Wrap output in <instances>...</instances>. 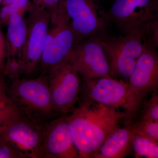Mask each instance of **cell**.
<instances>
[{"label": "cell", "mask_w": 158, "mask_h": 158, "mask_svg": "<svg viewBox=\"0 0 158 158\" xmlns=\"http://www.w3.org/2000/svg\"><path fill=\"white\" fill-rule=\"evenodd\" d=\"M66 115L74 144L80 158L90 156L125 122V112L85 99Z\"/></svg>", "instance_id": "obj_1"}, {"label": "cell", "mask_w": 158, "mask_h": 158, "mask_svg": "<svg viewBox=\"0 0 158 158\" xmlns=\"http://www.w3.org/2000/svg\"><path fill=\"white\" fill-rule=\"evenodd\" d=\"M110 65V76L124 81L131 74L148 41L155 42L151 22L118 37L100 40Z\"/></svg>", "instance_id": "obj_2"}, {"label": "cell", "mask_w": 158, "mask_h": 158, "mask_svg": "<svg viewBox=\"0 0 158 158\" xmlns=\"http://www.w3.org/2000/svg\"><path fill=\"white\" fill-rule=\"evenodd\" d=\"M6 92L14 106L29 118L46 124L59 117L53 106L48 75L6 81Z\"/></svg>", "instance_id": "obj_3"}, {"label": "cell", "mask_w": 158, "mask_h": 158, "mask_svg": "<svg viewBox=\"0 0 158 158\" xmlns=\"http://www.w3.org/2000/svg\"><path fill=\"white\" fill-rule=\"evenodd\" d=\"M77 44V37L62 0L51 13L45 47L37 75H47L52 69L69 59Z\"/></svg>", "instance_id": "obj_4"}, {"label": "cell", "mask_w": 158, "mask_h": 158, "mask_svg": "<svg viewBox=\"0 0 158 158\" xmlns=\"http://www.w3.org/2000/svg\"><path fill=\"white\" fill-rule=\"evenodd\" d=\"M157 46L148 41L129 78V93L124 112L126 124L135 119L143 100L158 88V56Z\"/></svg>", "instance_id": "obj_5"}, {"label": "cell", "mask_w": 158, "mask_h": 158, "mask_svg": "<svg viewBox=\"0 0 158 158\" xmlns=\"http://www.w3.org/2000/svg\"><path fill=\"white\" fill-rule=\"evenodd\" d=\"M105 0H63V4L78 44L90 38L110 36L111 22Z\"/></svg>", "instance_id": "obj_6"}, {"label": "cell", "mask_w": 158, "mask_h": 158, "mask_svg": "<svg viewBox=\"0 0 158 158\" xmlns=\"http://www.w3.org/2000/svg\"><path fill=\"white\" fill-rule=\"evenodd\" d=\"M25 19L27 37L20 59L21 77L37 76L47 37L51 12L34 5Z\"/></svg>", "instance_id": "obj_7"}, {"label": "cell", "mask_w": 158, "mask_h": 158, "mask_svg": "<svg viewBox=\"0 0 158 158\" xmlns=\"http://www.w3.org/2000/svg\"><path fill=\"white\" fill-rule=\"evenodd\" d=\"M48 81L55 112L59 116L71 113L78 101L81 78L70 59L49 73Z\"/></svg>", "instance_id": "obj_8"}, {"label": "cell", "mask_w": 158, "mask_h": 158, "mask_svg": "<svg viewBox=\"0 0 158 158\" xmlns=\"http://www.w3.org/2000/svg\"><path fill=\"white\" fill-rule=\"evenodd\" d=\"M46 124L23 115L0 131V140L26 158H41Z\"/></svg>", "instance_id": "obj_9"}, {"label": "cell", "mask_w": 158, "mask_h": 158, "mask_svg": "<svg viewBox=\"0 0 158 158\" xmlns=\"http://www.w3.org/2000/svg\"><path fill=\"white\" fill-rule=\"evenodd\" d=\"M107 13L110 22L127 34L158 19V0H114Z\"/></svg>", "instance_id": "obj_10"}, {"label": "cell", "mask_w": 158, "mask_h": 158, "mask_svg": "<svg viewBox=\"0 0 158 158\" xmlns=\"http://www.w3.org/2000/svg\"><path fill=\"white\" fill-rule=\"evenodd\" d=\"M81 81L79 98L125 110L129 93L128 82L106 77L81 78Z\"/></svg>", "instance_id": "obj_11"}, {"label": "cell", "mask_w": 158, "mask_h": 158, "mask_svg": "<svg viewBox=\"0 0 158 158\" xmlns=\"http://www.w3.org/2000/svg\"><path fill=\"white\" fill-rule=\"evenodd\" d=\"M69 59L81 78L111 77L107 58L98 38H89L77 44Z\"/></svg>", "instance_id": "obj_12"}, {"label": "cell", "mask_w": 158, "mask_h": 158, "mask_svg": "<svg viewBox=\"0 0 158 158\" xmlns=\"http://www.w3.org/2000/svg\"><path fill=\"white\" fill-rule=\"evenodd\" d=\"M41 158H80L66 115L46 125Z\"/></svg>", "instance_id": "obj_13"}, {"label": "cell", "mask_w": 158, "mask_h": 158, "mask_svg": "<svg viewBox=\"0 0 158 158\" xmlns=\"http://www.w3.org/2000/svg\"><path fill=\"white\" fill-rule=\"evenodd\" d=\"M135 136L129 125L119 127L105 141L90 158H123L130 154L132 149Z\"/></svg>", "instance_id": "obj_14"}, {"label": "cell", "mask_w": 158, "mask_h": 158, "mask_svg": "<svg viewBox=\"0 0 158 158\" xmlns=\"http://www.w3.org/2000/svg\"><path fill=\"white\" fill-rule=\"evenodd\" d=\"M6 36V59L20 61L27 37V27L24 15L13 13L9 17Z\"/></svg>", "instance_id": "obj_15"}, {"label": "cell", "mask_w": 158, "mask_h": 158, "mask_svg": "<svg viewBox=\"0 0 158 158\" xmlns=\"http://www.w3.org/2000/svg\"><path fill=\"white\" fill-rule=\"evenodd\" d=\"M0 9V25L7 26L9 17L13 13L24 15L34 6L29 0H3Z\"/></svg>", "instance_id": "obj_16"}, {"label": "cell", "mask_w": 158, "mask_h": 158, "mask_svg": "<svg viewBox=\"0 0 158 158\" xmlns=\"http://www.w3.org/2000/svg\"><path fill=\"white\" fill-rule=\"evenodd\" d=\"M23 114L7 96L6 88L0 92V131L21 117Z\"/></svg>", "instance_id": "obj_17"}, {"label": "cell", "mask_w": 158, "mask_h": 158, "mask_svg": "<svg viewBox=\"0 0 158 158\" xmlns=\"http://www.w3.org/2000/svg\"><path fill=\"white\" fill-rule=\"evenodd\" d=\"M132 149L136 157L158 158V142L135 134L133 138Z\"/></svg>", "instance_id": "obj_18"}, {"label": "cell", "mask_w": 158, "mask_h": 158, "mask_svg": "<svg viewBox=\"0 0 158 158\" xmlns=\"http://www.w3.org/2000/svg\"><path fill=\"white\" fill-rule=\"evenodd\" d=\"M133 132L158 142V122L150 120H138L133 124H130Z\"/></svg>", "instance_id": "obj_19"}, {"label": "cell", "mask_w": 158, "mask_h": 158, "mask_svg": "<svg viewBox=\"0 0 158 158\" xmlns=\"http://www.w3.org/2000/svg\"><path fill=\"white\" fill-rule=\"evenodd\" d=\"M139 111V120H150L158 122V94L156 91L149 100L142 103Z\"/></svg>", "instance_id": "obj_20"}, {"label": "cell", "mask_w": 158, "mask_h": 158, "mask_svg": "<svg viewBox=\"0 0 158 158\" xmlns=\"http://www.w3.org/2000/svg\"><path fill=\"white\" fill-rule=\"evenodd\" d=\"M0 158H26L25 156L0 140Z\"/></svg>", "instance_id": "obj_21"}, {"label": "cell", "mask_w": 158, "mask_h": 158, "mask_svg": "<svg viewBox=\"0 0 158 158\" xmlns=\"http://www.w3.org/2000/svg\"><path fill=\"white\" fill-rule=\"evenodd\" d=\"M6 59V36L3 33L0 25V76L3 74L4 66Z\"/></svg>", "instance_id": "obj_22"}, {"label": "cell", "mask_w": 158, "mask_h": 158, "mask_svg": "<svg viewBox=\"0 0 158 158\" xmlns=\"http://www.w3.org/2000/svg\"><path fill=\"white\" fill-rule=\"evenodd\" d=\"M62 0H42V6L52 13L58 7Z\"/></svg>", "instance_id": "obj_23"}, {"label": "cell", "mask_w": 158, "mask_h": 158, "mask_svg": "<svg viewBox=\"0 0 158 158\" xmlns=\"http://www.w3.org/2000/svg\"><path fill=\"white\" fill-rule=\"evenodd\" d=\"M6 79L4 75L0 76V92L6 88Z\"/></svg>", "instance_id": "obj_24"}, {"label": "cell", "mask_w": 158, "mask_h": 158, "mask_svg": "<svg viewBox=\"0 0 158 158\" xmlns=\"http://www.w3.org/2000/svg\"><path fill=\"white\" fill-rule=\"evenodd\" d=\"M33 4L35 6H42V0H32Z\"/></svg>", "instance_id": "obj_25"}, {"label": "cell", "mask_w": 158, "mask_h": 158, "mask_svg": "<svg viewBox=\"0 0 158 158\" xmlns=\"http://www.w3.org/2000/svg\"><path fill=\"white\" fill-rule=\"evenodd\" d=\"M3 0H0V6H1V4H2V2Z\"/></svg>", "instance_id": "obj_26"}]
</instances>
